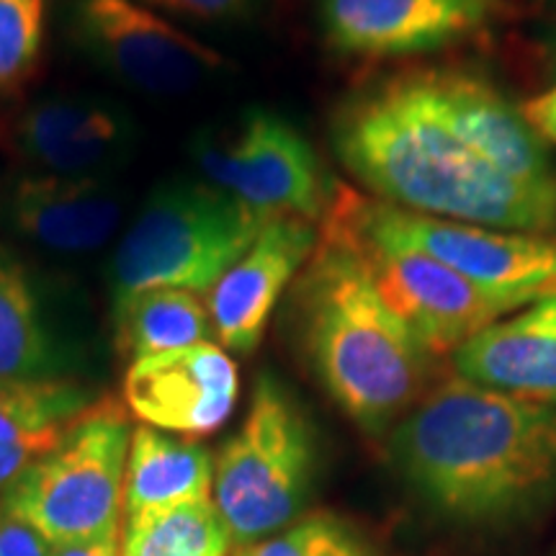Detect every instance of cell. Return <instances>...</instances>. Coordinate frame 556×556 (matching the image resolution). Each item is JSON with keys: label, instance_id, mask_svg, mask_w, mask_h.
Here are the masks:
<instances>
[{"label": "cell", "instance_id": "10", "mask_svg": "<svg viewBox=\"0 0 556 556\" xmlns=\"http://www.w3.org/2000/svg\"><path fill=\"white\" fill-rule=\"evenodd\" d=\"M361 212L374 227L433 255L479 287L526 304L556 294V238L548 235L462 225L366 197H361Z\"/></svg>", "mask_w": 556, "mask_h": 556}, {"label": "cell", "instance_id": "28", "mask_svg": "<svg viewBox=\"0 0 556 556\" xmlns=\"http://www.w3.org/2000/svg\"><path fill=\"white\" fill-rule=\"evenodd\" d=\"M37 451L16 446V443H0V490L11 486L24 475V469L37 458Z\"/></svg>", "mask_w": 556, "mask_h": 556}, {"label": "cell", "instance_id": "3", "mask_svg": "<svg viewBox=\"0 0 556 556\" xmlns=\"http://www.w3.org/2000/svg\"><path fill=\"white\" fill-rule=\"evenodd\" d=\"M296 309L312 368L332 402L368 435L394 430L428 392L433 353L384 302L332 204L296 276Z\"/></svg>", "mask_w": 556, "mask_h": 556}, {"label": "cell", "instance_id": "19", "mask_svg": "<svg viewBox=\"0 0 556 556\" xmlns=\"http://www.w3.org/2000/svg\"><path fill=\"white\" fill-rule=\"evenodd\" d=\"M119 345L135 358L157 356L214 336L206 304L186 289H152L114 302Z\"/></svg>", "mask_w": 556, "mask_h": 556}, {"label": "cell", "instance_id": "11", "mask_svg": "<svg viewBox=\"0 0 556 556\" xmlns=\"http://www.w3.org/2000/svg\"><path fill=\"white\" fill-rule=\"evenodd\" d=\"M317 9L330 50L394 60L475 37L505 13V0H319Z\"/></svg>", "mask_w": 556, "mask_h": 556}, {"label": "cell", "instance_id": "7", "mask_svg": "<svg viewBox=\"0 0 556 556\" xmlns=\"http://www.w3.org/2000/svg\"><path fill=\"white\" fill-rule=\"evenodd\" d=\"M330 204L351 229L384 302L433 356L458 351L477 332L526 307L374 227L361 212L358 193L336 186Z\"/></svg>", "mask_w": 556, "mask_h": 556}, {"label": "cell", "instance_id": "9", "mask_svg": "<svg viewBox=\"0 0 556 556\" xmlns=\"http://www.w3.org/2000/svg\"><path fill=\"white\" fill-rule=\"evenodd\" d=\"M73 18L90 58L139 93L184 96L222 67L217 52L139 0H75Z\"/></svg>", "mask_w": 556, "mask_h": 556}, {"label": "cell", "instance_id": "22", "mask_svg": "<svg viewBox=\"0 0 556 556\" xmlns=\"http://www.w3.org/2000/svg\"><path fill=\"white\" fill-rule=\"evenodd\" d=\"M232 544L214 500L129 516L122 556H227Z\"/></svg>", "mask_w": 556, "mask_h": 556}, {"label": "cell", "instance_id": "16", "mask_svg": "<svg viewBox=\"0 0 556 556\" xmlns=\"http://www.w3.org/2000/svg\"><path fill=\"white\" fill-rule=\"evenodd\" d=\"M9 222L34 245L80 255L99 250L122 225L124 193L109 176L21 178L5 201Z\"/></svg>", "mask_w": 556, "mask_h": 556}, {"label": "cell", "instance_id": "26", "mask_svg": "<svg viewBox=\"0 0 556 556\" xmlns=\"http://www.w3.org/2000/svg\"><path fill=\"white\" fill-rule=\"evenodd\" d=\"M0 556H52V546L18 518L0 513Z\"/></svg>", "mask_w": 556, "mask_h": 556}, {"label": "cell", "instance_id": "5", "mask_svg": "<svg viewBox=\"0 0 556 556\" xmlns=\"http://www.w3.org/2000/svg\"><path fill=\"white\" fill-rule=\"evenodd\" d=\"M315 443L307 417L270 374L255 381L245 420L214 462V505L235 546L291 526L309 497Z\"/></svg>", "mask_w": 556, "mask_h": 556}, {"label": "cell", "instance_id": "20", "mask_svg": "<svg viewBox=\"0 0 556 556\" xmlns=\"http://www.w3.org/2000/svg\"><path fill=\"white\" fill-rule=\"evenodd\" d=\"M54 343L39 312L31 278L9 258H0V384L50 379Z\"/></svg>", "mask_w": 556, "mask_h": 556}, {"label": "cell", "instance_id": "14", "mask_svg": "<svg viewBox=\"0 0 556 556\" xmlns=\"http://www.w3.org/2000/svg\"><path fill=\"white\" fill-rule=\"evenodd\" d=\"M317 238L312 222L270 219L253 245L206 291L208 323L225 351L245 356L258 348L278 299L307 266Z\"/></svg>", "mask_w": 556, "mask_h": 556}, {"label": "cell", "instance_id": "1", "mask_svg": "<svg viewBox=\"0 0 556 556\" xmlns=\"http://www.w3.org/2000/svg\"><path fill=\"white\" fill-rule=\"evenodd\" d=\"M332 148L389 206L505 232H556V189L523 186L484 163L441 122L415 70L351 96L332 119Z\"/></svg>", "mask_w": 556, "mask_h": 556}, {"label": "cell", "instance_id": "21", "mask_svg": "<svg viewBox=\"0 0 556 556\" xmlns=\"http://www.w3.org/2000/svg\"><path fill=\"white\" fill-rule=\"evenodd\" d=\"M86 407L88 394L67 381L34 379L0 384V443H16L39 456L47 454Z\"/></svg>", "mask_w": 556, "mask_h": 556}, {"label": "cell", "instance_id": "12", "mask_svg": "<svg viewBox=\"0 0 556 556\" xmlns=\"http://www.w3.org/2000/svg\"><path fill=\"white\" fill-rule=\"evenodd\" d=\"M238 366L217 343L131 361L124 377V402L148 428L176 435L219 430L238 405Z\"/></svg>", "mask_w": 556, "mask_h": 556}, {"label": "cell", "instance_id": "25", "mask_svg": "<svg viewBox=\"0 0 556 556\" xmlns=\"http://www.w3.org/2000/svg\"><path fill=\"white\" fill-rule=\"evenodd\" d=\"M139 3L197 21H240L258 9L261 0H139Z\"/></svg>", "mask_w": 556, "mask_h": 556}, {"label": "cell", "instance_id": "18", "mask_svg": "<svg viewBox=\"0 0 556 556\" xmlns=\"http://www.w3.org/2000/svg\"><path fill=\"white\" fill-rule=\"evenodd\" d=\"M214 458L201 443L139 426L131 433L124 510L129 516L180 503L212 500Z\"/></svg>", "mask_w": 556, "mask_h": 556}, {"label": "cell", "instance_id": "15", "mask_svg": "<svg viewBox=\"0 0 556 556\" xmlns=\"http://www.w3.org/2000/svg\"><path fill=\"white\" fill-rule=\"evenodd\" d=\"M16 148L52 176H109L129 157L135 124L114 101L86 93H52L18 116Z\"/></svg>", "mask_w": 556, "mask_h": 556}, {"label": "cell", "instance_id": "6", "mask_svg": "<svg viewBox=\"0 0 556 556\" xmlns=\"http://www.w3.org/2000/svg\"><path fill=\"white\" fill-rule=\"evenodd\" d=\"M131 430L114 407L83 413L58 446L34 458L9 486L3 513L52 548L116 536L124 510Z\"/></svg>", "mask_w": 556, "mask_h": 556}, {"label": "cell", "instance_id": "13", "mask_svg": "<svg viewBox=\"0 0 556 556\" xmlns=\"http://www.w3.org/2000/svg\"><path fill=\"white\" fill-rule=\"evenodd\" d=\"M415 73L441 122L484 163L523 186L556 189L544 139L492 83L451 67H422Z\"/></svg>", "mask_w": 556, "mask_h": 556}, {"label": "cell", "instance_id": "17", "mask_svg": "<svg viewBox=\"0 0 556 556\" xmlns=\"http://www.w3.org/2000/svg\"><path fill=\"white\" fill-rule=\"evenodd\" d=\"M462 379L510 397L556 405V294L541 296L454 351Z\"/></svg>", "mask_w": 556, "mask_h": 556}, {"label": "cell", "instance_id": "4", "mask_svg": "<svg viewBox=\"0 0 556 556\" xmlns=\"http://www.w3.org/2000/svg\"><path fill=\"white\" fill-rule=\"evenodd\" d=\"M266 225L268 219L208 184L160 186L111 258L114 302L152 289L204 294Z\"/></svg>", "mask_w": 556, "mask_h": 556}, {"label": "cell", "instance_id": "2", "mask_svg": "<svg viewBox=\"0 0 556 556\" xmlns=\"http://www.w3.org/2000/svg\"><path fill=\"white\" fill-rule=\"evenodd\" d=\"M397 469L458 520H495L556 484V409L462 377L430 389L392 430Z\"/></svg>", "mask_w": 556, "mask_h": 556}, {"label": "cell", "instance_id": "29", "mask_svg": "<svg viewBox=\"0 0 556 556\" xmlns=\"http://www.w3.org/2000/svg\"><path fill=\"white\" fill-rule=\"evenodd\" d=\"M52 556H122V539L103 536L93 541H83V544H70L52 548Z\"/></svg>", "mask_w": 556, "mask_h": 556}, {"label": "cell", "instance_id": "27", "mask_svg": "<svg viewBox=\"0 0 556 556\" xmlns=\"http://www.w3.org/2000/svg\"><path fill=\"white\" fill-rule=\"evenodd\" d=\"M526 122L536 129L541 139H552L556 142V88L536 96V99L523 103Z\"/></svg>", "mask_w": 556, "mask_h": 556}, {"label": "cell", "instance_id": "23", "mask_svg": "<svg viewBox=\"0 0 556 556\" xmlns=\"http://www.w3.org/2000/svg\"><path fill=\"white\" fill-rule=\"evenodd\" d=\"M47 34V0H0V93L31 78Z\"/></svg>", "mask_w": 556, "mask_h": 556}, {"label": "cell", "instance_id": "8", "mask_svg": "<svg viewBox=\"0 0 556 556\" xmlns=\"http://www.w3.org/2000/svg\"><path fill=\"white\" fill-rule=\"evenodd\" d=\"M193 160L206 184L238 199L263 219L315 222L328 212L336 186L294 124L255 109L227 135H201Z\"/></svg>", "mask_w": 556, "mask_h": 556}, {"label": "cell", "instance_id": "24", "mask_svg": "<svg viewBox=\"0 0 556 556\" xmlns=\"http://www.w3.org/2000/svg\"><path fill=\"white\" fill-rule=\"evenodd\" d=\"M238 556H368V552L336 518L312 516L240 548Z\"/></svg>", "mask_w": 556, "mask_h": 556}]
</instances>
